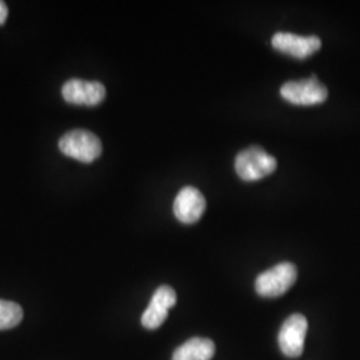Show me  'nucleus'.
Returning <instances> with one entry per match:
<instances>
[{"label":"nucleus","mask_w":360,"mask_h":360,"mask_svg":"<svg viewBox=\"0 0 360 360\" xmlns=\"http://www.w3.org/2000/svg\"><path fill=\"white\" fill-rule=\"evenodd\" d=\"M276 167V159L257 146L245 148L235 158V171L245 181L263 179L271 175Z\"/></svg>","instance_id":"1"},{"label":"nucleus","mask_w":360,"mask_h":360,"mask_svg":"<svg viewBox=\"0 0 360 360\" xmlns=\"http://www.w3.org/2000/svg\"><path fill=\"white\" fill-rule=\"evenodd\" d=\"M59 150L65 156L82 163H92L102 154V142L90 131L75 129L60 138Z\"/></svg>","instance_id":"2"},{"label":"nucleus","mask_w":360,"mask_h":360,"mask_svg":"<svg viewBox=\"0 0 360 360\" xmlns=\"http://www.w3.org/2000/svg\"><path fill=\"white\" fill-rule=\"evenodd\" d=\"M296 279L295 266L290 262H283L262 272L255 281V290L263 297H278L284 295L294 285Z\"/></svg>","instance_id":"3"},{"label":"nucleus","mask_w":360,"mask_h":360,"mask_svg":"<svg viewBox=\"0 0 360 360\" xmlns=\"http://www.w3.org/2000/svg\"><path fill=\"white\" fill-rule=\"evenodd\" d=\"M281 95L288 103L314 105L323 103L328 98V90L318 80V77H312L284 83L281 89Z\"/></svg>","instance_id":"4"},{"label":"nucleus","mask_w":360,"mask_h":360,"mask_svg":"<svg viewBox=\"0 0 360 360\" xmlns=\"http://www.w3.org/2000/svg\"><path fill=\"white\" fill-rule=\"evenodd\" d=\"M307 331L309 322L300 314H294L284 321L278 335V343L284 356L299 358L303 354Z\"/></svg>","instance_id":"5"},{"label":"nucleus","mask_w":360,"mask_h":360,"mask_svg":"<svg viewBox=\"0 0 360 360\" xmlns=\"http://www.w3.org/2000/svg\"><path fill=\"white\" fill-rule=\"evenodd\" d=\"M62 95L67 103L94 107L103 102L107 92L105 87L99 82L70 79L62 89Z\"/></svg>","instance_id":"6"},{"label":"nucleus","mask_w":360,"mask_h":360,"mask_svg":"<svg viewBox=\"0 0 360 360\" xmlns=\"http://www.w3.org/2000/svg\"><path fill=\"white\" fill-rule=\"evenodd\" d=\"M176 304V292L169 285H160L143 312L142 324L147 330L159 328L167 319L168 311Z\"/></svg>","instance_id":"7"},{"label":"nucleus","mask_w":360,"mask_h":360,"mask_svg":"<svg viewBox=\"0 0 360 360\" xmlns=\"http://www.w3.org/2000/svg\"><path fill=\"white\" fill-rule=\"evenodd\" d=\"M271 44L276 51L294 56L296 59L309 58L322 47V41L318 37H300L290 32L275 34Z\"/></svg>","instance_id":"8"},{"label":"nucleus","mask_w":360,"mask_h":360,"mask_svg":"<svg viewBox=\"0 0 360 360\" xmlns=\"http://www.w3.org/2000/svg\"><path fill=\"white\" fill-rule=\"evenodd\" d=\"M206 198L198 188L187 186L180 190L174 202V214L180 223H196L206 211Z\"/></svg>","instance_id":"9"},{"label":"nucleus","mask_w":360,"mask_h":360,"mask_svg":"<svg viewBox=\"0 0 360 360\" xmlns=\"http://www.w3.org/2000/svg\"><path fill=\"white\" fill-rule=\"evenodd\" d=\"M215 355V345L207 338H191L175 349L172 360H211Z\"/></svg>","instance_id":"10"},{"label":"nucleus","mask_w":360,"mask_h":360,"mask_svg":"<svg viewBox=\"0 0 360 360\" xmlns=\"http://www.w3.org/2000/svg\"><path fill=\"white\" fill-rule=\"evenodd\" d=\"M23 321V309L8 300H0V331L16 327Z\"/></svg>","instance_id":"11"},{"label":"nucleus","mask_w":360,"mask_h":360,"mask_svg":"<svg viewBox=\"0 0 360 360\" xmlns=\"http://www.w3.org/2000/svg\"><path fill=\"white\" fill-rule=\"evenodd\" d=\"M7 16H8V8H7L6 3L0 0V26L6 23V20H7Z\"/></svg>","instance_id":"12"}]
</instances>
